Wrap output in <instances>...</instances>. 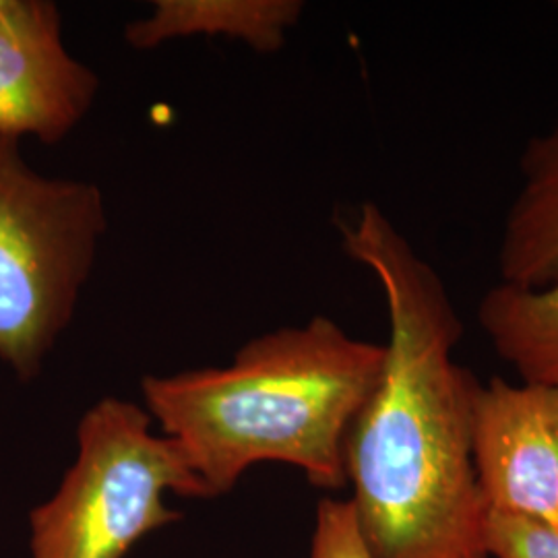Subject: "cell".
<instances>
[{
    "label": "cell",
    "mask_w": 558,
    "mask_h": 558,
    "mask_svg": "<svg viewBox=\"0 0 558 558\" xmlns=\"http://www.w3.org/2000/svg\"><path fill=\"white\" fill-rule=\"evenodd\" d=\"M338 228L348 257L379 281L389 317L380 377L343 456L364 544L373 558H490L472 451L478 379L453 360L456 304L377 203Z\"/></svg>",
    "instance_id": "cell-1"
},
{
    "label": "cell",
    "mask_w": 558,
    "mask_h": 558,
    "mask_svg": "<svg viewBox=\"0 0 558 558\" xmlns=\"http://www.w3.org/2000/svg\"><path fill=\"white\" fill-rule=\"evenodd\" d=\"M383 362V343L315 317L251 339L228 366L149 375L141 396L211 499L265 461L294 465L333 493L348 486L345 440Z\"/></svg>",
    "instance_id": "cell-2"
},
{
    "label": "cell",
    "mask_w": 558,
    "mask_h": 558,
    "mask_svg": "<svg viewBox=\"0 0 558 558\" xmlns=\"http://www.w3.org/2000/svg\"><path fill=\"white\" fill-rule=\"evenodd\" d=\"M149 412L104 398L77 426V458L29 513L32 558H124L182 513L166 495L211 499L177 440L151 430Z\"/></svg>",
    "instance_id": "cell-3"
},
{
    "label": "cell",
    "mask_w": 558,
    "mask_h": 558,
    "mask_svg": "<svg viewBox=\"0 0 558 558\" xmlns=\"http://www.w3.org/2000/svg\"><path fill=\"white\" fill-rule=\"evenodd\" d=\"M106 228L96 184L44 177L0 140V360L23 383L71 325Z\"/></svg>",
    "instance_id": "cell-4"
},
{
    "label": "cell",
    "mask_w": 558,
    "mask_h": 558,
    "mask_svg": "<svg viewBox=\"0 0 558 558\" xmlns=\"http://www.w3.org/2000/svg\"><path fill=\"white\" fill-rule=\"evenodd\" d=\"M472 451L488 511L558 532V389L478 383Z\"/></svg>",
    "instance_id": "cell-5"
},
{
    "label": "cell",
    "mask_w": 558,
    "mask_h": 558,
    "mask_svg": "<svg viewBox=\"0 0 558 558\" xmlns=\"http://www.w3.org/2000/svg\"><path fill=\"white\" fill-rule=\"evenodd\" d=\"M98 89V75L64 48L54 2L0 0V140L59 143Z\"/></svg>",
    "instance_id": "cell-6"
},
{
    "label": "cell",
    "mask_w": 558,
    "mask_h": 558,
    "mask_svg": "<svg viewBox=\"0 0 558 558\" xmlns=\"http://www.w3.org/2000/svg\"><path fill=\"white\" fill-rule=\"evenodd\" d=\"M518 195L500 236L502 283L546 288L558 281V120L519 158Z\"/></svg>",
    "instance_id": "cell-7"
},
{
    "label": "cell",
    "mask_w": 558,
    "mask_h": 558,
    "mask_svg": "<svg viewBox=\"0 0 558 558\" xmlns=\"http://www.w3.org/2000/svg\"><path fill=\"white\" fill-rule=\"evenodd\" d=\"M304 11L300 0H158L151 15L124 27L137 50L191 36H226L257 52H276Z\"/></svg>",
    "instance_id": "cell-8"
},
{
    "label": "cell",
    "mask_w": 558,
    "mask_h": 558,
    "mask_svg": "<svg viewBox=\"0 0 558 558\" xmlns=\"http://www.w3.org/2000/svg\"><path fill=\"white\" fill-rule=\"evenodd\" d=\"M478 320L523 383L558 389V281L546 288L500 281L480 300Z\"/></svg>",
    "instance_id": "cell-9"
},
{
    "label": "cell",
    "mask_w": 558,
    "mask_h": 558,
    "mask_svg": "<svg viewBox=\"0 0 558 558\" xmlns=\"http://www.w3.org/2000/svg\"><path fill=\"white\" fill-rule=\"evenodd\" d=\"M486 548L490 558H558V532L530 519L490 511Z\"/></svg>",
    "instance_id": "cell-10"
},
{
    "label": "cell",
    "mask_w": 558,
    "mask_h": 558,
    "mask_svg": "<svg viewBox=\"0 0 558 558\" xmlns=\"http://www.w3.org/2000/svg\"><path fill=\"white\" fill-rule=\"evenodd\" d=\"M311 558H373L360 534L350 500L329 497L319 500Z\"/></svg>",
    "instance_id": "cell-11"
}]
</instances>
